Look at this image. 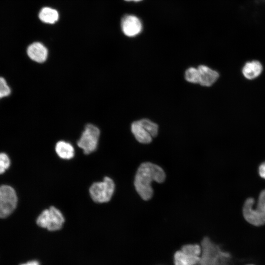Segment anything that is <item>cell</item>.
<instances>
[{
	"label": "cell",
	"instance_id": "cell-20",
	"mask_svg": "<svg viewBox=\"0 0 265 265\" xmlns=\"http://www.w3.org/2000/svg\"><path fill=\"white\" fill-rule=\"evenodd\" d=\"M10 93L11 89L5 80L0 77V99L9 96Z\"/></svg>",
	"mask_w": 265,
	"mask_h": 265
},
{
	"label": "cell",
	"instance_id": "cell-13",
	"mask_svg": "<svg viewBox=\"0 0 265 265\" xmlns=\"http://www.w3.org/2000/svg\"><path fill=\"white\" fill-rule=\"evenodd\" d=\"M262 71L261 63L256 60L247 62L242 69V73L247 79L252 80L258 77Z\"/></svg>",
	"mask_w": 265,
	"mask_h": 265
},
{
	"label": "cell",
	"instance_id": "cell-25",
	"mask_svg": "<svg viewBox=\"0 0 265 265\" xmlns=\"http://www.w3.org/2000/svg\"><path fill=\"white\" fill-rule=\"evenodd\" d=\"M244 265H257L254 264H252V263H249V264H245Z\"/></svg>",
	"mask_w": 265,
	"mask_h": 265
},
{
	"label": "cell",
	"instance_id": "cell-21",
	"mask_svg": "<svg viewBox=\"0 0 265 265\" xmlns=\"http://www.w3.org/2000/svg\"><path fill=\"white\" fill-rule=\"evenodd\" d=\"M256 207L263 212H265V189L260 193Z\"/></svg>",
	"mask_w": 265,
	"mask_h": 265
},
{
	"label": "cell",
	"instance_id": "cell-18",
	"mask_svg": "<svg viewBox=\"0 0 265 265\" xmlns=\"http://www.w3.org/2000/svg\"><path fill=\"white\" fill-rule=\"evenodd\" d=\"M185 79L188 82L199 83L200 75L198 68L190 67L187 69L185 72Z\"/></svg>",
	"mask_w": 265,
	"mask_h": 265
},
{
	"label": "cell",
	"instance_id": "cell-12",
	"mask_svg": "<svg viewBox=\"0 0 265 265\" xmlns=\"http://www.w3.org/2000/svg\"><path fill=\"white\" fill-rule=\"evenodd\" d=\"M200 257H196L187 254L181 249L174 254V265H197Z\"/></svg>",
	"mask_w": 265,
	"mask_h": 265
},
{
	"label": "cell",
	"instance_id": "cell-23",
	"mask_svg": "<svg viewBox=\"0 0 265 265\" xmlns=\"http://www.w3.org/2000/svg\"><path fill=\"white\" fill-rule=\"evenodd\" d=\"M21 265H39V263L37 261H31Z\"/></svg>",
	"mask_w": 265,
	"mask_h": 265
},
{
	"label": "cell",
	"instance_id": "cell-9",
	"mask_svg": "<svg viewBox=\"0 0 265 265\" xmlns=\"http://www.w3.org/2000/svg\"><path fill=\"white\" fill-rule=\"evenodd\" d=\"M27 54L32 60L42 63L48 56V50L42 43L34 42L30 44L27 49Z\"/></svg>",
	"mask_w": 265,
	"mask_h": 265
},
{
	"label": "cell",
	"instance_id": "cell-1",
	"mask_svg": "<svg viewBox=\"0 0 265 265\" xmlns=\"http://www.w3.org/2000/svg\"><path fill=\"white\" fill-rule=\"evenodd\" d=\"M165 177V173L161 167L150 162H143L139 165L135 176V190L143 200L148 201L153 195L152 182L162 183Z\"/></svg>",
	"mask_w": 265,
	"mask_h": 265
},
{
	"label": "cell",
	"instance_id": "cell-22",
	"mask_svg": "<svg viewBox=\"0 0 265 265\" xmlns=\"http://www.w3.org/2000/svg\"><path fill=\"white\" fill-rule=\"evenodd\" d=\"M259 172L260 176L265 179V162L261 164L259 166Z\"/></svg>",
	"mask_w": 265,
	"mask_h": 265
},
{
	"label": "cell",
	"instance_id": "cell-24",
	"mask_svg": "<svg viewBox=\"0 0 265 265\" xmlns=\"http://www.w3.org/2000/svg\"><path fill=\"white\" fill-rule=\"evenodd\" d=\"M126 0V1H140V0Z\"/></svg>",
	"mask_w": 265,
	"mask_h": 265
},
{
	"label": "cell",
	"instance_id": "cell-5",
	"mask_svg": "<svg viewBox=\"0 0 265 265\" xmlns=\"http://www.w3.org/2000/svg\"><path fill=\"white\" fill-rule=\"evenodd\" d=\"M17 197L14 189L9 186H0V218L9 215L15 210Z\"/></svg>",
	"mask_w": 265,
	"mask_h": 265
},
{
	"label": "cell",
	"instance_id": "cell-2",
	"mask_svg": "<svg viewBox=\"0 0 265 265\" xmlns=\"http://www.w3.org/2000/svg\"><path fill=\"white\" fill-rule=\"evenodd\" d=\"M201 246L202 252L197 265H237L232 255L208 237L203 238Z\"/></svg>",
	"mask_w": 265,
	"mask_h": 265
},
{
	"label": "cell",
	"instance_id": "cell-16",
	"mask_svg": "<svg viewBox=\"0 0 265 265\" xmlns=\"http://www.w3.org/2000/svg\"><path fill=\"white\" fill-rule=\"evenodd\" d=\"M142 126L150 133L152 137H156L158 133V126L147 119L139 120Z\"/></svg>",
	"mask_w": 265,
	"mask_h": 265
},
{
	"label": "cell",
	"instance_id": "cell-8",
	"mask_svg": "<svg viewBox=\"0 0 265 265\" xmlns=\"http://www.w3.org/2000/svg\"><path fill=\"white\" fill-rule=\"evenodd\" d=\"M121 25L123 33L129 37L137 35L141 32L142 28L140 20L132 15L124 16L122 19Z\"/></svg>",
	"mask_w": 265,
	"mask_h": 265
},
{
	"label": "cell",
	"instance_id": "cell-17",
	"mask_svg": "<svg viewBox=\"0 0 265 265\" xmlns=\"http://www.w3.org/2000/svg\"><path fill=\"white\" fill-rule=\"evenodd\" d=\"M183 252L196 257H200L202 248L201 245L198 244H186L184 245L181 248Z\"/></svg>",
	"mask_w": 265,
	"mask_h": 265
},
{
	"label": "cell",
	"instance_id": "cell-3",
	"mask_svg": "<svg viewBox=\"0 0 265 265\" xmlns=\"http://www.w3.org/2000/svg\"><path fill=\"white\" fill-rule=\"evenodd\" d=\"M36 222L42 228H46L49 231H56L62 227L64 218L59 210L52 206L41 212Z\"/></svg>",
	"mask_w": 265,
	"mask_h": 265
},
{
	"label": "cell",
	"instance_id": "cell-14",
	"mask_svg": "<svg viewBox=\"0 0 265 265\" xmlns=\"http://www.w3.org/2000/svg\"><path fill=\"white\" fill-rule=\"evenodd\" d=\"M57 155L61 159H69L74 156V149L72 145L64 141H58L55 147Z\"/></svg>",
	"mask_w": 265,
	"mask_h": 265
},
{
	"label": "cell",
	"instance_id": "cell-7",
	"mask_svg": "<svg viewBox=\"0 0 265 265\" xmlns=\"http://www.w3.org/2000/svg\"><path fill=\"white\" fill-rule=\"evenodd\" d=\"M255 200L248 198L243 207V214L245 220L250 224L259 227L265 224V212L254 207Z\"/></svg>",
	"mask_w": 265,
	"mask_h": 265
},
{
	"label": "cell",
	"instance_id": "cell-11",
	"mask_svg": "<svg viewBox=\"0 0 265 265\" xmlns=\"http://www.w3.org/2000/svg\"><path fill=\"white\" fill-rule=\"evenodd\" d=\"M131 130L136 139L140 143L148 144L152 140L150 133L142 126L139 121L133 122Z\"/></svg>",
	"mask_w": 265,
	"mask_h": 265
},
{
	"label": "cell",
	"instance_id": "cell-6",
	"mask_svg": "<svg viewBox=\"0 0 265 265\" xmlns=\"http://www.w3.org/2000/svg\"><path fill=\"white\" fill-rule=\"evenodd\" d=\"M100 134V130L97 127L92 124L86 125L78 141V146L83 150L85 154L93 152L97 148Z\"/></svg>",
	"mask_w": 265,
	"mask_h": 265
},
{
	"label": "cell",
	"instance_id": "cell-10",
	"mask_svg": "<svg viewBox=\"0 0 265 265\" xmlns=\"http://www.w3.org/2000/svg\"><path fill=\"white\" fill-rule=\"evenodd\" d=\"M200 75L199 83L204 86H210L217 80L218 73L208 66L200 65L198 67Z\"/></svg>",
	"mask_w": 265,
	"mask_h": 265
},
{
	"label": "cell",
	"instance_id": "cell-4",
	"mask_svg": "<svg viewBox=\"0 0 265 265\" xmlns=\"http://www.w3.org/2000/svg\"><path fill=\"white\" fill-rule=\"evenodd\" d=\"M115 185L113 180L108 177L103 181L93 183L89 188V193L92 200L97 203L109 201L114 193Z\"/></svg>",
	"mask_w": 265,
	"mask_h": 265
},
{
	"label": "cell",
	"instance_id": "cell-15",
	"mask_svg": "<svg viewBox=\"0 0 265 265\" xmlns=\"http://www.w3.org/2000/svg\"><path fill=\"white\" fill-rule=\"evenodd\" d=\"M58 12L53 8L48 7H43L39 12L40 20L45 23L53 24L58 19Z\"/></svg>",
	"mask_w": 265,
	"mask_h": 265
},
{
	"label": "cell",
	"instance_id": "cell-19",
	"mask_svg": "<svg viewBox=\"0 0 265 265\" xmlns=\"http://www.w3.org/2000/svg\"><path fill=\"white\" fill-rule=\"evenodd\" d=\"M10 164L8 156L3 153H0V174L3 173Z\"/></svg>",
	"mask_w": 265,
	"mask_h": 265
}]
</instances>
